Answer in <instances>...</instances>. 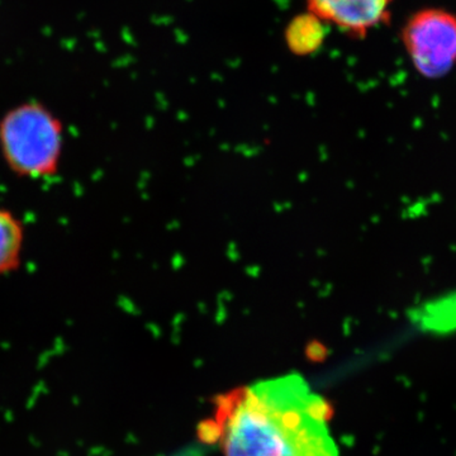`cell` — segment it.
<instances>
[{
  "label": "cell",
  "mask_w": 456,
  "mask_h": 456,
  "mask_svg": "<svg viewBox=\"0 0 456 456\" xmlns=\"http://www.w3.org/2000/svg\"><path fill=\"white\" fill-rule=\"evenodd\" d=\"M326 27V23L311 12L297 14L285 26V46L296 56L314 55L325 44Z\"/></svg>",
  "instance_id": "cell-5"
},
{
  "label": "cell",
  "mask_w": 456,
  "mask_h": 456,
  "mask_svg": "<svg viewBox=\"0 0 456 456\" xmlns=\"http://www.w3.org/2000/svg\"><path fill=\"white\" fill-rule=\"evenodd\" d=\"M64 146V122L40 101L20 102L0 117V156L18 178L55 176Z\"/></svg>",
  "instance_id": "cell-2"
},
{
  "label": "cell",
  "mask_w": 456,
  "mask_h": 456,
  "mask_svg": "<svg viewBox=\"0 0 456 456\" xmlns=\"http://www.w3.org/2000/svg\"><path fill=\"white\" fill-rule=\"evenodd\" d=\"M395 0H307V11L354 38H364L371 29L391 20Z\"/></svg>",
  "instance_id": "cell-4"
},
{
  "label": "cell",
  "mask_w": 456,
  "mask_h": 456,
  "mask_svg": "<svg viewBox=\"0 0 456 456\" xmlns=\"http://www.w3.org/2000/svg\"><path fill=\"white\" fill-rule=\"evenodd\" d=\"M25 239L23 222L13 212L0 207V277L22 265Z\"/></svg>",
  "instance_id": "cell-6"
},
{
  "label": "cell",
  "mask_w": 456,
  "mask_h": 456,
  "mask_svg": "<svg viewBox=\"0 0 456 456\" xmlns=\"http://www.w3.org/2000/svg\"><path fill=\"white\" fill-rule=\"evenodd\" d=\"M325 399L299 375L245 387L218 399L204 440L224 456H338Z\"/></svg>",
  "instance_id": "cell-1"
},
{
  "label": "cell",
  "mask_w": 456,
  "mask_h": 456,
  "mask_svg": "<svg viewBox=\"0 0 456 456\" xmlns=\"http://www.w3.org/2000/svg\"><path fill=\"white\" fill-rule=\"evenodd\" d=\"M402 42L419 74L444 77L456 64V16L444 9H422L407 20Z\"/></svg>",
  "instance_id": "cell-3"
}]
</instances>
